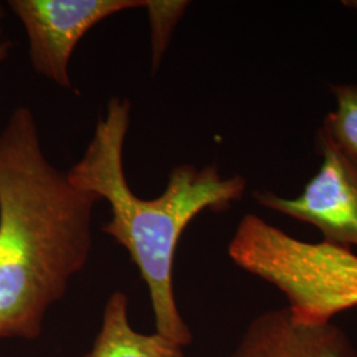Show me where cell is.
<instances>
[{
    "instance_id": "cell-1",
    "label": "cell",
    "mask_w": 357,
    "mask_h": 357,
    "mask_svg": "<svg viewBox=\"0 0 357 357\" xmlns=\"http://www.w3.org/2000/svg\"><path fill=\"white\" fill-rule=\"evenodd\" d=\"M101 200L43 150L36 118L13 109L0 130V340H36L89 262Z\"/></svg>"
},
{
    "instance_id": "cell-2",
    "label": "cell",
    "mask_w": 357,
    "mask_h": 357,
    "mask_svg": "<svg viewBox=\"0 0 357 357\" xmlns=\"http://www.w3.org/2000/svg\"><path fill=\"white\" fill-rule=\"evenodd\" d=\"M131 123L128 98L112 97L100 114L81 159L68 171L78 188L94 193L110 208L105 234L126 249L147 284L156 333L180 348L192 332L178 311L174 290V262L183 231L203 211H225L243 199L246 181L222 178L216 165H180L169 174L166 190L144 199L128 184L123 150Z\"/></svg>"
},
{
    "instance_id": "cell-3",
    "label": "cell",
    "mask_w": 357,
    "mask_h": 357,
    "mask_svg": "<svg viewBox=\"0 0 357 357\" xmlns=\"http://www.w3.org/2000/svg\"><path fill=\"white\" fill-rule=\"evenodd\" d=\"M230 259L281 291L294 319L324 323L357 307V255L352 249L305 243L249 213L229 245Z\"/></svg>"
},
{
    "instance_id": "cell-4",
    "label": "cell",
    "mask_w": 357,
    "mask_h": 357,
    "mask_svg": "<svg viewBox=\"0 0 357 357\" xmlns=\"http://www.w3.org/2000/svg\"><path fill=\"white\" fill-rule=\"evenodd\" d=\"M147 0H8L28 40L33 70L65 90L73 89L69 73L77 44L116 13L144 8Z\"/></svg>"
},
{
    "instance_id": "cell-5",
    "label": "cell",
    "mask_w": 357,
    "mask_h": 357,
    "mask_svg": "<svg viewBox=\"0 0 357 357\" xmlns=\"http://www.w3.org/2000/svg\"><path fill=\"white\" fill-rule=\"evenodd\" d=\"M318 149L319 171L298 197L283 199L271 192H257L255 197L265 208L314 225L324 243L357 248V159L321 131Z\"/></svg>"
},
{
    "instance_id": "cell-6",
    "label": "cell",
    "mask_w": 357,
    "mask_h": 357,
    "mask_svg": "<svg viewBox=\"0 0 357 357\" xmlns=\"http://www.w3.org/2000/svg\"><path fill=\"white\" fill-rule=\"evenodd\" d=\"M229 357H357V351L333 320L302 323L284 307L257 315Z\"/></svg>"
},
{
    "instance_id": "cell-7",
    "label": "cell",
    "mask_w": 357,
    "mask_h": 357,
    "mask_svg": "<svg viewBox=\"0 0 357 357\" xmlns=\"http://www.w3.org/2000/svg\"><path fill=\"white\" fill-rule=\"evenodd\" d=\"M183 348L159 333L137 331L128 320V298L112 294L103 308L101 328L84 357H183Z\"/></svg>"
},
{
    "instance_id": "cell-8",
    "label": "cell",
    "mask_w": 357,
    "mask_h": 357,
    "mask_svg": "<svg viewBox=\"0 0 357 357\" xmlns=\"http://www.w3.org/2000/svg\"><path fill=\"white\" fill-rule=\"evenodd\" d=\"M332 93L336 109L327 115L320 131L357 159V86L337 85L332 88Z\"/></svg>"
},
{
    "instance_id": "cell-9",
    "label": "cell",
    "mask_w": 357,
    "mask_h": 357,
    "mask_svg": "<svg viewBox=\"0 0 357 357\" xmlns=\"http://www.w3.org/2000/svg\"><path fill=\"white\" fill-rule=\"evenodd\" d=\"M188 1L181 0H147L146 10L149 13L150 29H151V69L155 73L167 47L171 41L172 33L178 26V20L188 8Z\"/></svg>"
},
{
    "instance_id": "cell-10",
    "label": "cell",
    "mask_w": 357,
    "mask_h": 357,
    "mask_svg": "<svg viewBox=\"0 0 357 357\" xmlns=\"http://www.w3.org/2000/svg\"><path fill=\"white\" fill-rule=\"evenodd\" d=\"M4 19H6V6L0 3V64L8 59L13 50V41L4 36Z\"/></svg>"
}]
</instances>
